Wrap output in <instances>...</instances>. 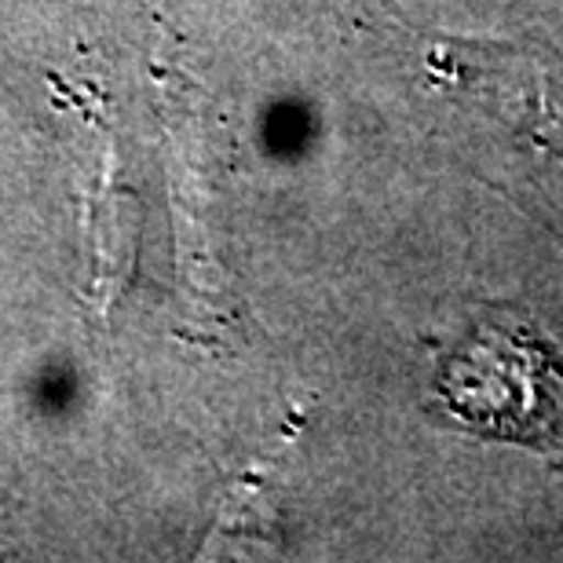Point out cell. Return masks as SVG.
Masks as SVG:
<instances>
[{"label": "cell", "instance_id": "cell-1", "mask_svg": "<svg viewBox=\"0 0 563 563\" xmlns=\"http://www.w3.org/2000/svg\"><path fill=\"white\" fill-rule=\"evenodd\" d=\"M432 410L443 424L542 454L563 450V352L534 314L490 303L439 352Z\"/></svg>", "mask_w": 563, "mask_h": 563}]
</instances>
